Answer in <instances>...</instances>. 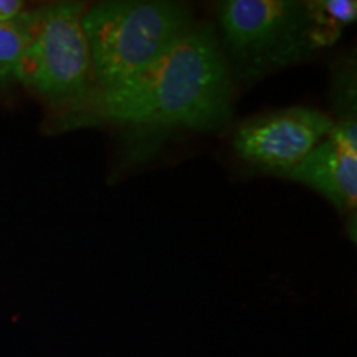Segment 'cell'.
I'll return each mask as SVG.
<instances>
[{
    "label": "cell",
    "mask_w": 357,
    "mask_h": 357,
    "mask_svg": "<svg viewBox=\"0 0 357 357\" xmlns=\"http://www.w3.org/2000/svg\"><path fill=\"white\" fill-rule=\"evenodd\" d=\"M287 177L301 182L331 202L339 212L356 215L357 126L354 114L334 123L331 131Z\"/></svg>",
    "instance_id": "cell-6"
},
{
    "label": "cell",
    "mask_w": 357,
    "mask_h": 357,
    "mask_svg": "<svg viewBox=\"0 0 357 357\" xmlns=\"http://www.w3.org/2000/svg\"><path fill=\"white\" fill-rule=\"evenodd\" d=\"M84 12L82 2H53L26 12L30 37L19 82L47 105L61 126L95 113L100 95L83 30Z\"/></svg>",
    "instance_id": "cell-2"
},
{
    "label": "cell",
    "mask_w": 357,
    "mask_h": 357,
    "mask_svg": "<svg viewBox=\"0 0 357 357\" xmlns=\"http://www.w3.org/2000/svg\"><path fill=\"white\" fill-rule=\"evenodd\" d=\"M194 26L190 8L164 0H109L86 7L83 30L98 89L144 70Z\"/></svg>",
    "instance_id": "cell-3"
},
{
    "label": "cell",
    "mask_w": 357,
    "mask_h": 357,
    "mask_svg": "<svg viewBox=\"0 0 357 357\" xmlns=\"http://www.w3.org/2000/svg\"><path fill=\"white\" fill-rule=\"evenodd\" d=\"M24 13V3L19 0H0V22H12Z\"/></svg>",
    "instance_id": "cell-9"
},
{
    "label": "cell",
    "mask_w": 357,
    "mask_h": 357,
    "mask_svg": "<svg viewBox=\"0 0 357 357\" xmlns=\"http://www.w3.org/2000/svg\"><path fill=\"white\" fill-rule=\"evenodd\" d=\"M217 17L227 48L247 73L300 61L314 48L305 2L225 0Z\"/></svg>",
    "instance_id": "cell-4"
},
{
    "label": "cell",
    "mask_w": 357,
    "mask_h": 357,
    "mask_svg": "<svg viewBox=\"0 0 357 357\" xmlns=\"http://www.w3.org/2000/svg\"><path fill=\"white\" fill-rule=\"evenodd\" d=\"M333 126L323 111L296 106L243 121L234 134V147L253 166L288 176Z\"/></svg>",
    "instance_id": "cell-5"
},
{
    "label": "cell",
    "mask_w": 357,
    "mask_h": 357,
    "mask_svg": "<svg viewBox=\"0 0 357 357\" xmlns=\"http://www.w3.org/2000/svg\"><path fill=\"white\" fill-rule=\"evenodd\" d=\"M26 12L12 22H0V84L19 82L20 61L29 45Z\"/></svg>",
    "instance_id": "cell-8"
},
{
    "label": "cell",
    "mask_w": 357,
    "mask_h": 357,
    "mask_svg": "<svg viewBox=\"0 0 357 357\" xmlns=\"http://www.w3.org/2000/svg\"><path fill=\"white\" fill-rule=\"evenodd\" d=\"M230 70L211 25L192 26L144 70L98 95L95 113L149 129L213 131L229 123Z\"/></svg>",
    "instance_id": "cell-1"
},
{
    "label": "cell",
    "mask_w": 357,
    "mask_h": 357,
    "mask_svg": "<svg viewBox=\"0 0 357 357\" xmlns=\"http://www.w3.org/2000/svg\"><path fill=\"white\" fill-rule=\"evenodd\" d=\"M314 48L329 47L357 19L356 0H312L305 2Z\"/></svg>",
    "instance_id": "cell-7"
}]
</instances>
